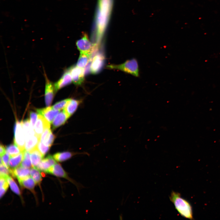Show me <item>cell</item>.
<instances>
[{
	"instance_id": "6da1fadb",
	"label": "cell",
	"mask_w": 220,
	"mask_h": 220,
	"mask_svg": "<svg viewBox=\"0 0 220 220\" xmlns=\"http://www.w3.org/2000/svg\"><path fill=\"white\" fill-rule=\"evenodd\" d=\"M112 0H99L96 19L97 38L100 40L105 31L109 17Z\"/></svg>"
},
{
	"instance_id": "7a4b0ae2",
	"label": "cell",
	"mask_w": 220,
	"mask_h": 220,
	"mask_svg": "<svg viewBox=\"0 0 220 220\" xmlns=\"http://www.w3.org/2000/svg\"><path fill=\"white\" fill-rule=\"evenodd\" d=\"M169 199L182 216L190 220L193 219L191 205L187 200L181 197L180 193L172 191Z\"/></svg>"
},
{
	"instance_id": "3957f363",
	"label": "cell",
	"mask_w": 220,
	"mask_h": 220,
	"mask_svg": "<svg viewBox=\"0 0 220 220\" xmlns=\"http://www.w3.org/2000/svg\"><path fill=\"white\" fill-rule=\"evenodd\" d=\"M109 68L120 70L136 77L140 76V69L138 60L132 58L126 61L119 64H111L108 66Z\"/></svg>"
},
{
	"instance_id": "277c9868",
	"label": "cell",
	"mask_w": 220,
	"mask_h": 220,
	"mask_svg": "<svg viewBox=\"0 0 220 220\" xmlns=\"http://www.w3.org/2000/svg\"><path fill=\"white\" fill-rule=\"evenodd\" d=\"M47 173H49L57 177L65 178L73 184L76 187L78 190L81 187V185L76 181L71 178L68 174L64 169L61 165L57 163L51 167L48 170Z\"/></svg>"
},
{
	"instance_id": "5b68a950",
	"label": "cell",
	"mask_w": 220,
	"mask_h": 220,
	"mask_svg": "<svg viewBox=\"0 0 220 220\" xmlns=\"http://www.w3.org/2000/svg\"><path fill=\"white\" fill-rule=\"evenodd\" d=\"M14 133V143L22 152L25 150V137L21 122H16Z\"/></svg>"
},
{
	"instance_id": "8992f818",
	"label": "cell",
	"mask_w": 220,
	"mask_h": 220,
	"mask_svg": "<svg viewBox=\"0 0 220 220\" xmlns=\"http://www.w3.org/2000/svg\"><path fill=\"white\" fill-rule=\"evenodd\" d=\"M45 100L47 106L50 105L53 99L55 93L56 92L54 84L48 78L45 73Z\"/></svg>"
},
{
	"instance_id": "52a82bcc",
	"label": "cell",
	"mask_w": 220,
	"mask_h": 220,
	"mask_svg": "<svg viewBox=\"0 0 220 220\" xmlns=\"http://www.w3.org/2000/svg\"><path fill=\"white\" fill-rule=\"evenodd\" d=\"M69 69L73 83L76 85H81L84 79V71L83 68L74 66Z\"/></svg>"
},
{
	"instance_id": "ba28073f",
	"label": "cell",
	"mask_w": 220,
	"mask_h": 220,
	"mask_svg": "<svg viewBox=\"0 0 220 220\" xmlns=\"http://www.w3.org/2000/svg\"><path fill=\"white\" fill-rule=\"evenodd\" d=\"M76 45L80 53L90 54L93 46L86 34H83L82 37L77 41Z\"/></svg>"
},
{
	"instance_id": "9c48e42d",
	"label": "cell",
	"mask_w": 220,
	"mask_h": 220,
	"mask_svg": "<svg viewBox=\"0 0 220 220\" xmlns=\"http://www.w3.org/2000/svg\"><path fill=\"white\" fill-rule=\"evenodd\" d=\"M105 57L101 53L97 54L93 57L90 65V72L93 74L98 73L102 69L104 65Z\"/></svg>"
},
{
	"instance_id": "30bf717a",
	"label": "cell",
	"mask_w": 220,
	"mask_h": 220,
	"mask_svg": "<svg viewBox=\"0 0 220 220\" xmlns=\"http://www.w3.org/2000/svg\"><path fill=\"white\" fill-rule=\"evenodd\" d=\"M50 124L43 116L38 114L37 122L34 127V130L35 134L40 137L45 129L47 127H50Z\"/></svg>"
},
{
	"instance_id": "8fae6325",
	"label": "cell",
	"mask_w": 220,
	"mask_h": 220,
	"mask_svg": "<svg viewBox=\"0 0 220 220\" xmlns=\"http://www.w3.org/2000/svg\"><path fill=\"white\" fill-rule=\"evenodd\" d=\"M38 114L43 116L51 124L60 111L53 109L52 107L37 109Z\"/></svg>"
},
{
	"instance_id": "7c38bea8",
	"label": "cell",
	"mask_w": 220,
	"mask_h": 220,
	"mask_svg": "<svg viewBox=\"0 0 220 220\" xmlns=\"http://www.w3.org/2000/svg\"><path fill=\"white\" fill-rule=\"evenodd\" d=\"M72 81L69 68L64 73L61 77L54 84L56 91L70 84Z\"/></svg>"
},
{
	"instance_id": "4fadbf2b",
	"label": "cell",
	"mask_w": 220,
	"mask_h": 220,
	"mask_svg": "<svg viewBox=\"0 0 220 220\" xmlns=\"http://www.w3.org/2000/svg\"><path fill=\"white\" fill-rule=\"evenodd\" d=\"M9 169L10 174L18 180L30 176V170L29 168L19 166L13 169Z\"/></svg>"
},
{
	"instance_id": "5bb4252c",
	"label": "cell",
	"mask_w": 220,
	"mask_h": 220,
	"mask_svg": "<svg viewBox=\"0 0 220 220\" xmlns=\"http://www.w3.org/2000/svg\"><path fill=\"white\" fill-rule=\"evenodd\" d=\"M55 160L53 156L49 155L42 160L36 168L40 171L47 173L48 169L57 163Z\"/></svg>"
},
{
	"instance_id": "9a60e30c",
	"label": "cell",
	"mask_w": 220,
	"mask_h": 220,
	"mask_svg": "<svg viewBox=\"0 0 220 220\" xmlns=\"http://www.w3.org/2000/svg\"><path fill=\"white\" fill-rule=\"evenodd\" d=\"M40 137L35 134L25 138V150L30 152L37 148Z\"/></svg>"
},
{
	"instance_id": "2e32d148",
	"label": "cell",
	"mask_w": 220,
	"mask_h": 220,
	"mask_svg": "<svg viewBox=\"0 0 220 220\" xmlns=\"http://www.w3.org/2000/svg\"><path fill=\"white\" fill-rule=\"evenodd\" d=\"M55 136L52 134L50 127L46 128L41 134L40 141L46 145L50 147L52 144Z\"/></svg>"
},
{
	"instance_id": "e0dca14e",
	"label": "cell",
	"mask_w": 220,
	"mask_h": 220,
	"mask_svg": "<svg viewBox=\"0 0 220 220\" xmlns=\"http://www.w3.org/2000/svg\"><path fill=\"white\" fill-rule=\"evenodd\" d=\"M69 117L70 116L63 110L60 112L52 123L53 129H55L63 125Z\"/></svg>"
},
{
	"instance_id": "ac0fdd59",
	"label": "cell",
	"mask_w": 220,
	"mask_h": 220,
	"mask_svg": "<svg viewBox=\"0 0 220 220\" xmlns=\"http://www.w3.org/2000/svg\"><path fill=\"white\" fill-rule=\"evenodd\" d=\"M20 186L23 188H26L31 191L35 195L34 188L36 183L33 178L29 176L24 179L18 180Z\"/></svg>"
},
{
	"instance_id": "d6986e66",
	"label": "cell",
	"mask_w": 220,
	"mask_h": 220,
	"mask_svg": "<svg viewBox=\"0 0 220 220\" xmlns=\"http://www.w3.org/2000/svg\"><path fill=\"white\" fill-rule=\"evenodd\" d=\"M80 103L79 100L70 98L63 111L70 117L76 111Z\"/></svg>"
},
{
	"instance_id": "ffe728a7",
	"label": "cell",
	"mask_w": 220,
	"mask_h": 220,
	"mask_svg": "<svg viewBox=\"0 0 220 220\" xmlns=\"http://www.w3.org/2000/svg\"><path fill=\"white\" fill-rule=\"evenodd\" d=\"M23 152L14 156H10L9 161V169H13L21 164L23 158Z\"/></svg>"
},
{
	"instance_id": "44dd1931",
	"label": "cell",
	"mask_w": 220,
	"mask_h": 220,
	"mask_svg": "<svg viewBox=\"0 0 220 220\" xmlns=\"http://www.w3.org/2000/svg\"><path fill=\"white\" fill-rule=\"evenodd\" d=\"M31 159L33 167H36L44 157L42 153L36 148L30 152Z\"/></svg>"
},
{
	"instance_id": "7402d4cb",
	"label": "cell",
	"mask_w": 220,
	"mask_h": 220,
	"mask_svg": "<svg viewBox=\"0 0 220 220\" xmlns=\"http://www.w3.org/2000/svg\"><path fill=\"white\" fill-rule=\"evenodd\" d=\"M78 154V153L69 151L59 152L53 155V157L56 161L62 162L69 159Z\"/></svg>"
},
{
	"instance_id": "603a6c76",
	"label": "cell",
	"mask_w": 220,
	"mask_h": 220,
	"mask_svg": "<svg viewBox=\"0 0 220 220\" xmlns=\"http://www.w3.org/2000/svg\"><path fill=\"white\" fill-rule=\"evenodd\" d=\"M90 54L80 53L76 66L79 68H83L87 64L90 60Z\"/></svg>"
},
{
	"instance_id": "cb8c5ba5",
	"label": "cell",
	"mask_w": 220,
	"mask_h": 220,
	"mask_svg": "<svg viewBox=\"0 0 220 220\" xmlns=\"http://www.w3.org/2000/svg\"><path fill=\"white\" fill-rule=\"evenodd\" d=\"M30 175L35 182L36 184L40 187L42 176L40 170L36 167H32L30 170Z\"/></svg>"
},
{
	"instance_id": "d4e9b609",
	"label": "cell",
	"mask_w": 220,
	"mask_h": 220,
	"mask_svg": "<svg viewBox=\"0 0 220 220\" xmlns=\"http://www.w3.org/2000/svg\"><path fill=\"white\" fill-rule=\"evenodd\" d=\"M23 158L21 164V166L24 167L30 168L32 167L30 152L25 150L23 151Z\"/></svg>"
},
{
	"instance_id": "484cf974",
	"label": "cell",
	"mask_w": 220,
	"mask_h": 220,
	"mask_svg": "<svg viewBox=\"0 0 220 220\" xmlns=\"http://www.w3.org/2000/svg\"><path fill=\"white\" fill-rule=\"evenodd\" d=\"M6 149L7 152L10 156L16 155L21 152L19 148L15 143L8 145Z\"/></svg>"
},
{
	"instance_id": "4316f807",
	"label": "cell",
	"mask_w": 220,
	"mask_h": 220,
	"mask_svg": "<svg viewBox=\"0 0 220 220\" xmlns=\"http://www.w3.org/2000/svg\"><path fill=\"white\" fill-rule=\"evenodd\" d=\"M6 180L12 191L18 196H20L21 193L19 188L13 179L9 176Z\"/></svg>"
},
{
	"instance_id": "83f0119b",
	"label": "cell",
	"mask_w": 220,
	"mask_h": 220,
	"mask_svg": "<svg viewBox=\"0 0 220 220\" xmlns=\"http://www.w3.org/2000/svg\"><path fill=\"white\" fill-rule=\"evenodd\" d=\"M69 99H67L59 102H58L55 104L52 107L54 109L56 110H60L62 109H64L66 106Z\"/></svg>"
},
{
	"instance_id": "f1b7e54d",
	"label": "cell",
	"mask_w": 220,
	"mask_h": 220,
	"mask_svg": "<svg viewBox=\"0 0 220 220\" xmlns=\"http://www.w3.org/2000/svg\"><path fill=\"white\" fill-rule=\"evenodd\" d=\"M50 147L46 145L40 141L39 142L37 148L43 156L48 152Z\"/></svg>"
},
{
	"instance_id": "f546056e",
	"label": "cell",
	"mask_w": 220,
	"mask_h": 220,
	"mask_svg": "<svg viewBox=\"0 0 220 220\" xmlns=\"http://www.w3.org/2000/svg\"><path fill=\"white\" fill-rule=\"evenodd\" d=\"M0 177L6 179L9 176L10 172L9 169L7 168L3 164H0Z\"/></svg>"
},
{
	"instance_id": "4dcf8cb0",
	"label": "cell",
	"mask_w": 220,
	"mask_h": 220,
	"mask_svg": "<svg viewBox=\"0 0 220 220\" xmlns=\"http://www.w3.org/2000/svg\"><path fill=\"white\" fill-rule=\"evenodd\" d=\"M0 156V164H3L9 169V163L10 156L7 152H6L4 154Z\"/></svg>"
},
{
	"instance_id": "1f68e13d",
	"label": "cell",
	"mask_w": 220,
	"mask_h": 220,
	"mask_svg": "<svg viewBox=\"0 0 220 220\" xmlns=\"http://www.w3.org/2000/svg\"><path fill=\"white\" fill-rule=\"evenodd\" d=\"M38 115L37 113L32 111H31L30 112V118L31 124L34 128L38 118Z\"/></svg>"
},
{
	"instance_id": "d6a6232c",
	"label": "cell",
	"mask_w": 220,
	"mask_h": 220,
	"mask_svg": "<svg viewBox=\"0 0 220 220\" xmlns=\"http://www.w3.org/2000/svg\"><path fill=\"white\" fill-rule=\"evenodd\" d=\"M9 185L6 179L3 177H0V187L3 188L7 189L9 187Z\"/></svg>"
},
{
	"instance_id": "836d02e7",
	"label": "cell",
	"mask_w": 220,
	"mask_h": 220,
	"mask_svg": "<svg viewBox=\"0 0 220 220\" xmlns=\"http://www.w3.org/2000/svg\"><path fill=\"white\" fill-rule=\"evenodd\" d=\"M6 149L5 147L2 144L0 145V156H2L6 152Z\"/></svg>"
},
{
	"instance_id": "e575fe53",
	"label": "cell",
	"mask_w": 220,
	"mask_h": 220,
	"mask_svg": "<svg viewBox=\"0 0 220 220\" xmlns=\"http://www.w3.org/2000/svg\"><path fill=\"white\" fill-rule=\"evenodd\" d=\"M7 190V189H6L0 187V197L1 198L3 196Z\"/></svg>"
}]
</instances>
